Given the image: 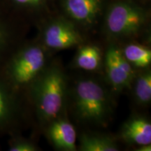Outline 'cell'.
Returning a JSON list of instances; mask_svg holds the SVG:
<instances>
[{
	"label": "cell",
	"instance_id": "1",
	"mask_svg": "<svg viewBox=\"0 0 151 151\" xmlns=\"http://www.w3.org/2000/svg\"><path fill=\"white\" fill-rule=\"evenodd\" d=\"M67 81L58 67H51L39 74L29 85V92L37 116L42 122L54 120L65 103Z\"/></svg>",
	"mask_w": 151,
	"mask_h": 151
},
{
	"label": "cell",
	"instance_id": "2",
	"mask_svg": "<svg viewBox=\"0 0 151 151\" xmlns=\"http://www.w3.org/2000/svg\"><path fill=\"white\" fill-rule=\"evenodd\" d=\"M44 51L37 45L19 47L10 55L0 75L17 92L35 80L45 65Z\"/></svg>",
	"mask_w": 151,
	"mask_h": 151
},
{
	"label": "cell",
	"instance_id": "3",
	"mask_svg": "<svg viewBox=\"0 0 151 151\" xmlns=\"http://www.w3.org/2000/svg\"><path fill=\"white\" fill-rule=\"evenodd\" d=\"M75 106L81 120L92 123H104L110 112L106 92L97 81L83 79L78 81L74 92Z\"/></svg>",
	"mask_w": 151,
	"mask_h": 151
},
{
	"label": "cell",
	"instance_id": "4",
	"mask_svg": "<svg viewBox=\"0 0 151 151\" xmlns=\"http://www.w3.org/2000/svg\"><path fill=\"white\" fill-rule=\"evenodd\" d=\"M146 20L140 9L127 3L119 2L109 9L106 24L107 31L114 37H124L137 34Z\"/></svg>",
	"mask_w": 151,
	"mask_h": 151
},
{
	"label": "cell",
	"instance_id": "5",
	"mask_svg": "<svg viewBox=\"0 0 151 151\" xmlns=\"http://www.w3.org/2000/svg\"><path fill=\"white\" fill-rule=\"evenodd\" d=\"M105 62L107 76L113 88L117 91H121L129 87L134 73L132 65L117 47H109Z\"/></svg>",
	"mask_w": 151,
	"mask_h": 151
},
{
	"label": "cell",
	"instance_id": "6",
	"mask_svg": "<svg viewBox=\"0 0 151 151\" xmlns=\"http://www.w3.org/2000/svg\"><path fill=\"white\" fill-rule=\"evenodd\" d=\"M43 41L48 48L63 50L80 44L82 38L71 23L56 21L48 26L45 30Z\"/></svg>",
	"mask_w": 151,
	"mask_h": 151
},
{
	"label": "cell",
	"instance_id": "7",
	"mask_svg": "<svg viewBox=\"0 0 151 151\" xmlns=\"http://www.w3.org/2000/svg\"><path fill=\"white\" fill-rule=\"evenodd\" d=\"M18 94L0 75V132L11 129L16 122L20 112Z\"/></svg>",
	"mask_w": 151,
	"mask_h": 151
},
{
	"label": "cell",
	"instance_id": "8",
	"mask_svg": "<svg viewBox=\"0 0 151 151\" xmlns=\"http://www.w3.org/2000/svg\"><path fill=\"white\" fill-rule=\"evenodd\" d=\"M48 134L54 146L59 150H76V132L73 124L65 119L52 120L48 129Z\"/></svg>",
	"mask_w": 151,
	"mask_h": 151
},
{
	"label": "cell",
	"instance_id": "9",
	"mask_svg": "<svg viewBox=\"0 0 151 151\" xmlns=\"http://www.w3.org/2000/svg\"><path fill=\"white\" fill-rule=\"evenodd\" d=\"M121 137L124 141L133 144H151V124L142 117H134L123 124Z\"/></svg>",
	"mask_w": 151,
	"mask_h": 151
},
{
	"label": "cell",
	"instance_id": "10",
	"mask_svg": "<svg viewBox=\"0 0 151 151\" xmlns=\"http://www.w3.org/2000/svg\"><path fill=\"white\" fill-rule=\"evenodd\" d=\"M67 14L76 21L86 24L93 22L101 9V0H65Z\"/></svg>",
	"mask_w": 151,
	"mask_h": 151
},
{
	"label": "cell",
	"instance_id": "11",
	"mask_svg": "<svg viewBox=\"0 0 151 151\" xmlns=\"http://www.w3.org/2000/svg\"><path fill=\"white\" fill-rule=\"evenodd\" d=\"M82 151H118L119 148L113 139L104 135L83 134L80 137Z\"/></svg>",
	"mask_w": 151,
	"mask_h": 151
},
{
	"label": "cell",
	"instance_id": "12",
	"mask_svg": "<svg viewBox=\"0 0 151 151\" xmlns=\"http://www.w3.org/2000/svg\"><path fill=\"white\" fill-rule=\"evenodd\" d=\"M101 52L99 47L85 46L81 47L76 57V65L86 71H94L101 65Z\"/></svg>",
	"mask_w": 151,
	"mask_h": 151
},
{
	"label": "cell",
	"instance_id": "13",
	"mask_svg": "<svg viewBox=\"0 0 151 151\" xmlns=\"http://www.w3.org/2000/svg\"><path fill=\"white\" fill-rule=\"evenodd\" d=\"M122 53L131 65L145 68L150 65L151 51L147 47L131 43L124 47Z\"/></svg>",
	"mask_w": 151,
	"mask_h": 151
},
{
	"label": "cell",
	"instance_id": "14",
	"mask_svg": "<svg viewBox=\"0 0 151 151\" xmlns=\"http://www.w3.org/2000/svg\"><path fill=\"white\" fill-rule=\"evenodd\" d=\"M134 94L138 102L148 104L151 100V73L147 71L139 76L136 81Z\"/></svg>",
	"mask_w": 151,
	"mask_h": 151
},
{
	"label": "cell",
	"instance_id": "15",
	"mask_svg": "<svg viewBox=\"0 0 151 151\" xmlns=\"http://www.w3.org/2000/svg\"><path fill=\"white\" fill-rule=\"evenodd\" d=\"M13 43V35L5 24L0 22V70L10 56L7 52Z\"/></svg>",
	"mask_w": 151,
	"mask_h": 151
},
{
	"label": "cell",
	"instance_id": "16",
	"mask_svg": "<svg viewBox=\"0 0 151 151\" xmlns=\"http://www.w3.org/2000/svg\"><path fill=\"white\" fill-rule=\"evenodd\" d=\"M9 151H36L37 146L31 141L18 137L13 138L9 143Z\"/></svg>",
	"mask_w": 151,
	"mask_h": 151
},
{
	"label": "cell",
	"instance_id": "17",
	"mask_svg": "<svg viewBox=\"0 0 151 151\" xmlns=\"http://www.w3.org/2000/svg\"><path fill=\"white\" fill-rule=\"evenodd\" d=\"M15 4L24 7L37 6L43 2L44 0H11Z\"/></svg>",
	"mask_w": 151,
	"mask_h": 151
},
{
	"label": "cell",
	"instance_id": "18",
	"mask_svg": "<svg viewBox=\"0 0 151 151\" xmlns=\"http://www.w3.org/2000/svg\"><path fill=\"white\" fill-rule=\"evenodd\" d=\"M137 150L138 151H150L151 150L150 144L143 145V146H141L140 149H138Z\"/></svg>",
	"mask_w": 151,
	"mask_h": 151
}]
</instances>
